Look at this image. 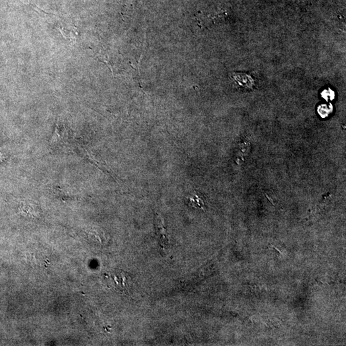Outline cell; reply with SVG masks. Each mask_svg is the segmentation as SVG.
I'll return each mask as SVG.
<instances>
[{"instance_id":"cell-4","label":"cell","mask_w":346,"mask_h":346,"mask_svg":"<svg viewBox=\"0 0 346 346\" xmlns=\"http://www.w3.org/2000/svg\"><path fill=\"white\" fill-rule=\"evenodd\" d=\"M322 94H327V95H322L323 98L326 99V100H332L334 98V92H333L330 89H329V90H325L324 92H323Z\"/></svg>"},{"instance_id":"cell-2","label":"cell","mask_w":346,"mask_h":346,"mask_svg":"<svg viewBox=\"0 0 346 346\" xmlns=\"http://www.w3.org/2000/svg\"><path fill=\"white\" fill-rule=\"evenodd\" d=\"M189 203L195 207L202 208L203 209V201L197 195H193L189 197Z\"/></svg>"},{"instance_id":"cell-5","label":"cell","mask_w":346,"mask_h":346,"mask_svg":"<svg viewBox=\"0 0 346 346\" xmlns=\"http://www.w3.org/2000/svg\"><path fill=\"white\" fill-rule=\"evenodd\" d=\"M7 154L0 151V164H3V162L7 161Z\"/></svg>"},{"instance_id":"cell-3","label":"cell","mask_w":346,"mask_h":346,"mask_svg":"<svg viewBox=\"0 0 346 346\" xmlns=\"http://www.w3.org/2000/svg\"><path fill=\"white\" fill-rule=\"evenodd\" d=\"M331 110H332V108H331V106L330 107H327L326 105H324V106H321L319 109V111L324 110V112H323L322 114H321L324 117L326 116V115H329V113L331 112Z\"/></svg>"},{"instance_id":"cell-1","label":"cell","mask_w":346,"mask_h":346,"mask_svg":"<svg viewBox=\"0 0 346 346\" xmlns=\"http://www.w3.org/2000/svg\"><path fill=\"white\" fill-rule=\"evenodd\" d=\"M107 286L115 291L121 293L127 292L130 289L131 279L129 274L124 271H115L105 275Z\"/></svg>"}]
</instances>
